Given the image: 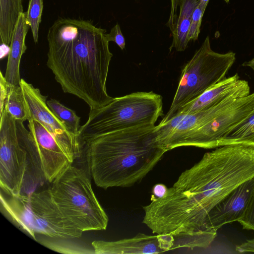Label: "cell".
Masks as SVG:
<instances>
[{"mask_svg": "<svg viewBox=\"0 0 254 254\" xmlns=\"http://www.w3.org/2000/svg\"><path fill=\"white\" fill-rule=\"evenodd\" d=\"M9 86L7 83L4 75L0 73V113H1L5 106Z\"/></svg>", "mask_w": 254, "mask_h": 254, "instance_id": "cell-25", "label": "cell"}, {"mask_svg": "<svg viewBox=\"0 0 254 254\" xmlns=\"http://www.w3.org/2000/svg\"><path fill=\"white\" fill-rule=\"evenodd\" d=\"M155 127H131L83 143L96 186L104 189L126 188L140 182L167 152L157 140Z\"/></svg>", "mask_w": 254, "mask_h": 254, "instance_id": "cell-3", "label": "cell"}, {"mask_svg": "<svg viewBox=\"0 0 254 254\" xmlns=\"http://www.w3.org/2000/svg\"><path fill=\"white\" fill-rule=\"evenodd\" d=\"M47 104L51 110L68 129L78 136L80 118L76 113L54 99L47 100Z\"/></svg>", "mask_w": 254, "mask_h": 254, "instance_id": "cell-19", "label": "cell"}, {"mask_svg": "<svg viewBox=\"0 0 254 254\" xmlns=\"http://www.w3.org/2000/svg\"><path fill=\"white\" fill-rule=\"evenodd\" d=\"M43 9V0H29L28 7L26 12V21L30 27L33 40L38 42L39 25Z\"/></svg>", "mask_w": 254, "mask_h": 254, "instance_id": "cell-21", "label": "cell"}, {"mask_svg": "<svg viewBox=\"0 0 254 254\" xmlns=\"http://www.w3.org/2000/svg\"><path fill=\"white\" fill-rule=\"evenodd\" d=\"M205 9L206 8L200 6L198 4L195 7L192 16L191 21L188 34V39L189 42L191 40L195 41L197 39L200 33L202 18Z\"/></svg>", "mask_w": 254, "mask_h": 254, "instance_id": "cell-22", "label": "cell"}, {"mask_svg": "<svg viewBox=\"0 0 254 254\" xmlns=\"http://www.w3.org/2000/svg\"><path fill=\"white\" fill-rule=\"evenodd\" d=\"M172 8L168 21L173 36L170 47L178 52L184 51L189 42L188 34L193 11L198 0H171Z\"/></svg>", "mask_w": 254, "mask_h": 254, "instance_id": "cell-15", "label": "cell"}, {"mask_svg": "<svg viewBox=\"0 0 254 254\" xmlns=\"http://www.w3.org/2000/svg\"><path fill=\"white\" fill-rule=\"evenodd\" d=\"M5 107L15 120L23 122L28 120L24 95L20 85L9 86Z\"/></svg>", "mask_w": 254, "mask_h": 254, "instance_id": "cell-18", "label": "cell"}, {"mask_svg": "<svg viewBox=\"0 0 254 254\" xmlns=\"http://www.w3.org/2000/svg\"><path fill=\"white\" fill-rule=\"evenodd\" d=\"M238 222L243 229L254 230V189L244 214Z\"/></svg>", "mask_w": 254, "mask_h": 254, "instance_id": "cell-23", "label": "cell"}, {"mask_svg": "<svg viewBox=\"0 0 254 254\" xmlns=\"http://www.w3.org/2000/svg\"><path fill=\"white\" fill-rule=\"evenodd\" d=\"M254 189V177L236 188L209 213L205 228L217 231L223 225L238 221L244 215Z\"/></svg>", "mask_w": 254, "mask_h": 254, "instance_id": "cell-13", "label": "cell"}, {"mask_svg": "<svg viewBox=\"0 0 254 254\" xmlns=\"http://www.w3.org/2000/svg\"><path fill=\"white\" fill-rule=\"evenodd\" d=\"M105 37L109 42L110 41L115 42L122 50L125 48V39L119 24H116L111 29L109 33L106 34Z\"/></svg>", "mask_w": 254, "mask_h": 254, "instance_id": "cell-24", "label": "cell"}, {"mask_svg": "<svg viewBox=\"0 0 254 254\" xmlns=\"http://www.w3.org/2000/svg\"><path fill=\"white\" fill-rule=\"evenodd\" d=\"M242 65L244 66L250 67L254 71V57L251 60L244 62Z\"/></svg>", "mask_w": 254, "mask_h": 254, "instance_id": "cell-28", "label": "cell"}, {"mask_svg": "<svg viewBox=\"0 0 254 254\" xmlns=\"http://www.w3.org/2000/svg\"><path fill=\"white\" fill-rule=\"evenodd\" d=\"M235 250L240 253L254 252V239L248 240L245 242L237 246Z\"/></svg>", "mask_w": 254, "mask_h": 254, "instance_id": "cell-26", "label": "cell"}, {"mask_svg": "<svg viewBox=\"0 0 254 254\" xmlns=\"http://www.w3.org/2000/svg\"><path fill=\"white\" fill-rule=\"evenodd\" d=\"M254 177V143L225 145L204 154L186 170L162 197L143 206L152 232L187 246L200 244L213 231L205 228L210 211L236 188Z\"/></svg>", "mask_w": 254, "mask_h": 254, "instance_id": "cell-1", "label": "cell"}, {"mask_svg": "<svg viewBox=\"0 0 254 254\" xmlns=\"http://www.w3.org/2000/svg\"><path fill=\"white\" fill-rule=\"evenodd\" d=\"M106 32L88 21L59 18L47 34V66L64 93L82 99L90 109L114 99L106 90L113 54Z\"/></svg>", "mask_w": 254, "mask_h": 254, "instance_id": "cell-2", "label": "cell"}, {"mask_svg": "<svg viewBox=\"0 0 254 254\" xmlns=\"http://www.w3.org/2000/svg\"><path fill=\"white\" fill-rule=\"evenodd\" d=\"M23 12L21 0H0V40L10 46L19 14Z\"/></svg>", "mask_w": 254, "mask_h": 254, "instance_id": "cell-17", "label": "cell"}, {"mask_svg": "<svg viewBox=\"0 0 254 254\" xmlns=\"http://www.w3.org/2000/svg\"><path fill=\"white\" fill-rule=\"evenodd\" d=\"M51 184L49 189L54 202L76 229L82 232L106 229L108 217L83 169L72 165Z\"/></svg>", "mask_w": 254, "mask_h": 254, "instance_id": "cell-6", "label": "cell"}, {"mask_svg": "<svg viewBox=\"0 0 254 254\" xmlns=\"http://www.w3.org/2000/svg\"><path fill=\"white\" fill-rule=\"evenodd\" d=\"M97 254H158L174 249V240L168 235L138 233L130 238L115 241L95 240L91 244Z\"/></svg>", "mask_w": 254, "mask_h": 254, "instance_id": "cell-12", "label": "cell"}, {"mask_svg": "<svg viewBox=\"0 0 254 254\" xmlns=\"http://www.w3.org/2000/svg\"><path fill=\"white\" fill-rule=\"evenodd\" d=\"M250 94L247 81L236 73L214 85L202 94L182 107L174 115L191 114L214 105L230 98H241Z\"/></svg>", "mask_w": 254, "mask_h": 254, "instance_id": "cell-14", "label": "cell"}, {"mask_svg": "<svg viewBox=\"0 0 254 254\" xmlns=\"http://www.w3.org/2000/svg\"><path fill=\"white\" fill-rule=\"evenodd\" d=\"M26 12H22L18 16L9 46L10 51L4 78L9 86L20 85V63L27 47L25 41L28 30Z\"/></svg>", "mask_w": 254, "mask_h": 254, "instance_id": "cell-16", "label": "cell"}, {"mask_svg": "<svg viewBox=\"0 0 254 254\" xmlns=\"http://www.w3.org/2000/svg\"><path fill=\"white\" fill-rule=\"evenodd\" d=\"M163 114L162 97L153 91L114 98L101 108L90 109L88 119L80 127L78 137L82 144L114 131L155 125Z\"/></svg>", "mask_w": 254, "mask_h": 254, "instance_id": "cell-4", "label": "cell"}, {"mask_svg": "<svg viewBox=\"0 0 254 254\" xmlns=\"http://www.w3.org/2000/svg\"><path fill=\"white\" fill-rule=\"evenodd\" d=\"M254 115V92L236 99L226 110L190 131L181 141L179 147L217 148L230 132Z\"/></svg>", "mask_w": 254, "mask_h": 254, "instance_id": "cell-10", "label": "cell"}, {"mask_svg": "<svg viewBox=\"0 0 254 254\" xmlns=\"http://www.w3.org/2000/svg\"><path fill=\"white\" fill-rule=\"evenodd\" d=\"M1 210L33 239L36 234L62 239L78 238L83 232L63 216L49 189L29 194H0Z\"/></svg>", "mask_w": 254, "mask_h": 254, "instance_id": "cell-5", "label": "cell"}, {"mask_svg": "<svg viewBox=\"0 0 254 254\" xmlns=\"http://www.w3.org/2000/svg\"><path fill=\"white\" fill-rule=\"evenodd\" d=\"M242 142L254 143V115L230 132L219 146Z\"/></svg>", "mask_w": 254, "mask_h": 254, "instance_id": "cell-20", "label": "cell"}, {"mask_svg": "<svg viewBox=\"0 0 254 254\" xmlns=\"http://www.w3.org/2000/svg\"><path fill=\"white\" fill-rule=\"evenodd\" d=\"M168 188L162 184H157L153 187L152 192L154 197L157 198L162 197L166 193Z\"/></svg>", "mask_w": 254, "mask_h": 254, "instance_id": "cell-27", "label": "cell"}, {"mask_svg": "<svg viewBox=\"0 0 254 254\" xmlns=\"http://www.w3.org/2000/svg\"><path fill=\"white\" fill-rule=\"evenodd\" d=\"M226 2L228 3L229 1V0H224Z\"/></svg>", "mask_w": 254, "mask_h": 254, "instance_id": "cell-30", "label": "cell"}, {"mask_svg": "<svg viewBox=\"0 0 254 254\" xmlns=\"http://www.w3.org/2000/svg\"><path fill=\"white\" fill-rule=\"evenodd\" d=\"M28 158L17 131L16 121L5 107L0 113V184L4 193H21Z\"/></svg>", "mask_w": 254, "mask_h": 254, "instance_id": "cell-9", "label": "cell"}, {"mask_svg": "<svg viewBox=\"0 0 254 254\" xmlns=\"http://www.w3.org/2000/svg\"><path fill=\"white\" fill-rule=\"evenodd\" d=\"M209 0H198V4L200 6L206 8Z\"/></svg>", "mask_w": 254, "mask_h": 254, "instance_id": "cell-29", "label": "cell"}, {"mask_svg": "<svg viewBox=\"0 0 254 254\" xmlns=\"http://www.w3.org/2000/svg\"><path fill=\"white\" fill-rule=\"evenodd\" d=\"M20 85L24 95L28 121L33 119L44 127L69 152L78 158L82 145L78 136L71 132L51 110L47 96L21 78Z\"/></svg>", "mask_w": 254, "mask_h": 254, "instance_id": "cell-11", "label": "cell"}, {"mask_svg": "<svg viewBox=\"0 0 254 254\" xmlns=\"http://www.w3.org/2000/svg\"><path fill=\"white\" fill-rule=\"evenodd\" d=\"M235 60L233 52L222 54L213 51L207 36L183 69L169 110L160 123L173 118L184 105L225 78Z\"/></svg>", "mask_w": 254, "mask_h": 254, "instance_id": "cell-7", "label": "cell"}, {"mask_svg": "<svg viewBox=\"0 0 254 254\" xmlns=\"http://www.w3.org/2000/svg\"><path fill=\"white\" fill-rule=\"evenodd\" d=\"M16 121L17 131L29 158L45 180L52 183L77 158L69 152L40 123L31 119L28 130L23 122Z\"/></svg>", "mask_w": 254, "mask_h": 254, "instance_id": "cell-8", "label": "cell"}]
</instances>
